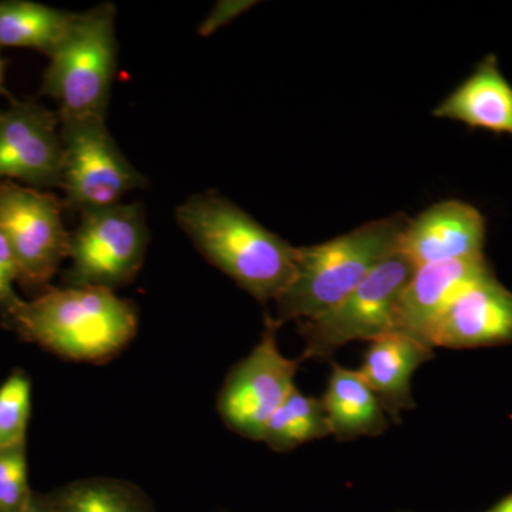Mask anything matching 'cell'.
I'll use <instances>...</instances> for the list:
<instances>
[{
  "instance_id": "obj_19",
  "label": "cell",
  "mask_w": 512,
  "mask_h": 512,
  "mask_svg": "<svg viewBox=\"0 0 512 512\" xmlns=\"http://www.w3.org/2000/svg\"><path fill=\"white\" fill-rule=\"evenodd\" d=\"M56 512H151L134 485L113 478L77 481L50 497Z\"/></svg>"
},
{
  "instance_id": "obj_14",
  "label": "cell",
  "mask_w": 512,
  "mask_h": 512,
  "mask_svg": "<svg viewBox=\"0 0 512 512\" xmlns=\"http://www.w3.org/2000/svg\"><path fill=\"white\" fill-rule=\"evenodd\" d=\"M433 357L434 349L429 345L394 330L370 342L359 373L382 403L387 416L397 420L414 406V373Z\"/></svg>"
},
{
  "instance_id": "obj_4",
  "label": "cell",
  "mask_w": 512,
  "mask_h": 512,
  "mask_svg": "<svg viewBox=\"0 0 512 512\" xmlns=\"http://www.w3.org/2000/svg\"><path fill=\"white\" fill-rule=\"evenodd\" d=\"M49 60L40 93L56 101L60 120L106 119L117 69L116 6L77 13Z\"/></svg>"
},
{
  "instance_id": "obj_11",
  "label": "cell",
  "mask_w": 512,
  "mask_h": 512,
  "mask_svg": "<svg viewBox=\"0 0 512 512\" xmlns=\"http://www.w3.org/2000/svg\"><path fill=\"white\" fill-rule=\"evenodd\" d=\"M485 218L467 202L448 200L431 205L407 221L397 251L416 268L483 255Z\"/></svg>"
},
{
  "instance_id": "obj_9",
  "label": "cell",
  "mask_w": 512,
  "mask_h": 512,
  "mask_svg": "<svg viewBox=\"0 0 512 512\" xmlns=\"http://www.w3.org/2000/svg\"><path fill=\"white\" fill-rule=\"evenodd\" d=\"M275 318L265 319L258 345L229 372L217 409L229 430L245 439L262 441L266 424L296 389L301 359H288L278 348Z\"/></svg>"
},
{
  "instance_id": "obj_13",
  "label": "cell",
  "mask_w": 512,
  "mask_h": 512,
  "mask_svg": "<svg viewBox=\"0 0 512 512\" xmlns=\"http://www.w3.org/2000/svg\"><path fill=\"white\" fill-rule=\"evenodd\" d=\"M508 340H512V292L491 275L448 308L427 336V345L467 349Z\"/></svg>"
},
{
  "instance_id": "obj_5",
  "label": "cell",
  "mask_w": 512,
  "mask_h": 512,
  "mask_svg": "<svg viewBox=\"0 0 512 512\" xmlns=\"http://www.w3.org/2000/svg\"><path fill=\"white\" fill-rule=\"evenodd\" d=\"M414 271L416 266L402 252H393L342 301L315 318L298 322L305 342L301 360L323 359L348 343L373 342L394 332L397 303Z\"/></svg>"
},
{
  "instance_id": "obj_2",
  "label": "cell",
  "mask_w": 512,
  "mask_h": 512,
  "mask_svg": "<svg viewBox=\"0 0 512 512\" xmlns=\"http://www.w3.org/2000/svg\"><path fill=\"white\" fill-rule=\"evenodd\" d=\"M23 339L74 362H104L134 339L136 306L111 289L66 286L23 301L9 320Z\"/></svg>"
},
{
  "instance_id": "obj_16",
  "label": "cell",
  "mask_w": 512,
  "mask_h": 512,
  "mask_svg": "<svg viewBox=\"0 0 512 512\" xmlns=\"http://www.w3.org/2000/svg\"><path fill=\"white\" fill-rule=\"evenodd\" d=\"M322 403L339 440L380 436L389 429V416L359 370L333 365Z\"/></svg>"
},
{
  "instance_id": "obj_23",
  "label": "cell",
  "mask_w": 512,
  "mask_h": 512,
  "mask_svg": "<svg viewBox=\"0 0 512 512\" xmlns=\"http://www.w3.org/2000/svg\"><path fill=\"white\" fill-rule=\"evenodd\" d=\"M251 5L252 3L249 2H218L208 18L201 23L198 32L201 36H210L215 30L237 18L242 10L248 9Z\"/></svg>"
},
{
  "instance_id": "obj_17",
  "label": "cell",
  "mask_w": 512,
  "mask_h": 512,
  "mask_svg": "<svg viewBox=\"0 0 512 512\" xmlns=\"http://www.w3.org/2000/svg\"><path fill=\"white\" fill-rule=\"evenodd\" d=\"M76 15L30 0H0V47H28L49 57Z\"/></svg>"
},
{
  "instance_id": "obj_3",
  "label": "cell",
  "mask_w": 512,
  "mask_h": 512,
  "mask_svg": "<svg viewBox=\"0 0 512 512\" xmlns=\"http://www.w3.org/2000/svg\"><path fill=\"white\" fill-rule=\"evenodd\" d=\"M407 221L396 214L328 242L298 247L295 275L275 301L276 322L315 318L342 301L397 251Z\"/></svg>"
},
{
  "instance_id": "obj_21",
  "label": "cell",
  "mask_w": 512,
  "mask_h": 512,
  "mask_svg": "<svg viewBox=\"0 0 512 512\" xmlns=\"http://www.w3.org/2000/svg\"><path fill=\"white\" fill-rule=\"evenodd\" d=\"M32 497L26 444L0 451V512L22 511Z\"/></svg>"
},
{
  "instance_id": "obj_20",
  "label": "cell",
  "mask_w": 512,
  "mask_h": 512,
  "mask_svg": "<svg viewBox=\"0 0 512 512\" xmlns=\"http://www.w3.org/2000/svg\"><path fill=\"white\" fill-rule=\"evenodd\" d=\"M32 414V383L15 370L0 386V451L26 444Z\"/></svg>"
},
{
  "instance_id": "obj_25",
  "label": "cell",
  "mask_w": 512,
  "mask_h": 512,
  "mask_svg": "<svg viewBox=\"0 0 512 512\" xmlns=\"http://www.w3.org/2000/svg\"><path fill=\"white\" fill-rule=\"evenodd\" d=\"M485 512H512V494Z\"/></svg>"
},
{
  "instance_id": "obj_15",
  "label": "cell",
  "mask_w": 512,
  "mask_h": 512,
  "mask_svg": "<svg viewBox=\"0 0 512 512\" xmlns=\"http://www.w3.org/2000/svg\"><path fill=\"white\" fill-rule=\"evenodd\" d=\"M433 116L512 136V86L501 73L497 56H485L473 74L433 110Z\"/></svg>"
},
{
  "instance_id": "obj_1",
  "label": "cell",
  "mask_w": 512,
  "mask_h": 512,
  "mask_svg": "<svg viewBox=\"0 0 512 512\" xmlns=\"http://www.w3.org/2000/svg\"><path fill=\"white\" fill-rule=\"evenodd\" d=\"M177 222L195 248L256 301H276L291 284L298 247L262 227L217 192L192 195Z\"/></svg>"
},
{
  "instance_id": "obj_6",
  "label": "cell",
  "mask_w": 512,
  "mask_h": 512,
  "mask_svg": "<svg viewBox=\"0 0 512 512\" xmlns=\"http://www.w3.org/2000/svg\"><path fill=\"white\" fill-rule=\"evenodd\" d=\"M148 227L140 204H120L82 212L70 232L66 286H94L113 291L130 282L146 259Z\"/></svg>"
},
{
  "instance_id": "obj_7",
  "label": "cell",
  "mask_w": 512,
  "mask_h": 512,
  "mask_svg": "<svg viewBox=\"0 0 512 512\" xmlns=\"http://www.w3.org/2000/svg\"><path fill=\"white\" fill-rule=\"evenodd\" d=\"M62 121L64 208L100 210L120 204L128 192L144 188L146 175L134 167L107 128L106 119L84 117Z\"/></svg>"
},
{
  "instance_id": "obj_8",
  "label": "cell",
  "mask_w": 512,
  "mask_h": 512,
  "mask_svg": "<svg viewBox=\"0 0 512 512\" xmlns=\"http://www.w3.org/2000/svg\"><path fill=\"white\" fill-rule=\"evenodd\" d=\"M64 204L55 195L13 181L0 183V234L15 258L19 284L43 292L69 258Z\"/></svg>"
},
{
  "instance_id": "obj_12",
  "label": "cell",
  "mask_w": 512,
  "mask_h": 512,
  "mask_svg": "<svg viewBox=\"0 0 512 512\" xmlns=\"http://www.w3.org/2000/svg\"><path fill=\"white\" fill-rule=\"evenodd\" d=\"M494 275L484 255L419 266L404 286L396 311V330L427 345V336L451 305L478 282Z\"/></svg>"
},
{
  "instance_id": "obj_22",
  "label": "cell",
  "mask_w": 512,
  "mask_h": 512,
  "mask_svg": "<svg viewBox=\"0 0 512 512\" xmlns=\"http://www.w3.org/2000/svg\"><path fill=\"white\" fill-rule=\"evenodd\" d=\"M16 284H19L18 266L8 242L0 234V313L6 325L23 302L16 293Z\"/></svg>"
},
{
  "instance_id": "obj_10",
  "label": "cell",
  "mask_w": 512,
  "mask_h": 512,
  "mask_svg": "<svg viewBox=\"0 0 512 512\" xmlns=\"http://www.w3.org/2000/svg\"><path fill=\"white\" fill-rule=\"evenodd\" d=\"M62 121L39 101L10 100L0 110V183L45 191L62 181Z\"/></svg>"
},
{
  "instance_id": "obj_26",
  "label": "cell",
  "mask_w": 512,
  "mask_h": 512,
  "mask_svg": "<svg viewBox=\"0 0 512 512\" xmlns=\"http://www.w3.org/2000/svg\"><path fill=\"white\" fill-rule=\"evenodd\" d=\"M3 93H5V60L0 56V94Z\"/></svg>"
},
{
  "instance_id": "obj_24",
  "label": "cell",
  "mask_w": 512,
  "mask_h": 512,
  "mask_svg": "<svg viewBox=\"0 0 512 512\" xmlns=\"http://www.w3.org/2000/svg\"><path fill=\"white\" fill-rule=\"evenodd\" d=\"M19 512H56L55 508H53L52 503H50V498H42L37 497V495L33 494L32 500L29 501V504L23 508L22 511Z\"/></svg>"
},
{
  "instance_id": "obj_18",
  "label": "cell",
  "mask_w": 512,
  "mask_h": 512,
  "mask_svg": "<svg viewBox=\"0 0 512 512\" xmlns=\"http://www.w3.org/2000/svg\"><path fill=\"white\" fill-rule=\"evenodd\" d=\"M329 436L332 431L322 399L296 387L266 424L262 441L276 453H286Z\"/></svg>"
}]
</instances>
